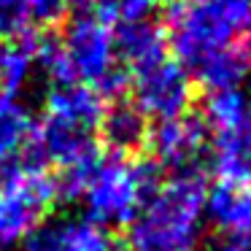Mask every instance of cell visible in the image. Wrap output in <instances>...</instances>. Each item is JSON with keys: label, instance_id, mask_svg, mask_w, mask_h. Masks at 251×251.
<instances>
[{"label": "cell", "instance_id": "6da1fadb", "mask_svg": "<svg viewBox=\"0 0 251 251\" xmlns=\"http://www.w3.org/2000/svg\"><path fill=\"white\" fill-rule=\"evenodd\" d=\"M205 192V173H178L162 181L127 227L125 251H195Z\"/></svg>", "mask_w": 251, "mask_h": 251}, {"label": "cell", "instance_id": "7a4b0ae2", "mask_svg": "<svg viewBox=\"0 0 251 251\" xmlns=\"http://www.w3.org/2000/svg\"><path fill=\"white\" fill-rule=\"evenodd\" d=\"M162 30L170 57L195 73L251 30V0H168Z\"/></svg>", "mask_w": 251, "mask_h": 251}, {"label": "cell", "instance_id": "3957f363", "mask_svg": "<svg viewBox=\"0 0 251 251\" xmlns=\"http://www.w3.org/2000/svg\"><path fill=\"white\" fill-rule=\"evenodd\" d=\"M159 184H162V170L151 159L103 154L78 197L87 208L84 219L103 229L130 227L141 205L157 192Z\"/></svg>", "mask_w": 251, "mask_h": 251}, {"label": "cell", "instance_id": "277c9868", "mask_svg": "<svg viewBox=\"0 0 251 251\" xmlns=\"http://www.w3.org/2000/svg\"><path fill=\"white\" fill-rule=\"evenodd\" d=\"M57 44L68 68V78L73 84L95 89L105 103L122 100L130 92V76L116 54L114 30L98 14L73 17L57 35Z\"/></svg>", "mask_w": 251, "mask_h": 251}, {"label": "cell", "instance_id": "5b68a950", "mask_svg": "<svg viewBox=\"0 0 251 251\" xmlns=\"http://www.w3.org/2000/svg\"><path fill=\"white\" fill-rule=\"evenodd\" d=\"M57 200V184L44 165L22 151L0 170V246L22 243Z\"/></svg>", "mask_w": 251, "mask_h": 251}, {"label": "cell", "instance_id": "8992f818", "mask_svg": "<svg viewBox=\"0 0 251 251\" xmlns=\"http://www.w3.org/2000/svg\"><path fill=\"white\" fill-rule=\"evenodd\" d=\"M127 76H130L132 105L146 119L168 122L189 111L192 78L170 54L143 68H135Z\"/></svg>", "mask_w": 251, "mask_h": 251}, {"label": "cell", "instance_id": "52a82bcc", "mask_svg": "<svg viewBox=\"0 0 251 251\" xmlns=\"http://www.w3.org/2000/svg\"><path fill=\"white\" fill-rule=\"evenodd\" d=\"M149 146L159 170H168L170 176L178 173H205V165L211 159V130L200 114L176 116L168 122H157L149 132Z\"/></svg>", "mask_w": 251, "mask_h": 251}, {"label": "cell", "instance_id": "ba28073f", "mask_svg": "<svg viewBox=\"0 0 251 251\" xmlns=\"http://www.w3.org/2000/svg\"><path fill=\"white\" fill-rule=\"evenodd\" d=\"M22 251H125L108 229L81 216L41 222L22 240Z\"/></svg>", "mask_w": 251, "mask_h": 251}, {"label": "cell", "instance_id": "9c48e42d", "mask_svg": "<svg viewBox=\"0 0 251 251\" xmlns=\"http://www.w3.org/2000/svg\"><path fill=\"white\" fill-rule=\"evenodd\" d=\"M105 100L84 84H51L46 95V114L57 122L87 132H98L105 114Z\"/></svg>", "mask_w": 251, "mask_h": 251}, {"label": "cell", "instance_id": "30bf717a", "mask_svg": "<svg viewBox=\"0 0 251 251\" xmlns=\"http://www.w3.org/2000/svg\"><path fill=\"white\" fill-rule=\"evenodd\" d=\"M205 213L229 240H251V186L216 181L205 192Z\"/></svg>", "mask_w": 251, "mask_h": 251}, {"label": "cell", "instance_id": "8fae6325", "mask_svg": "<svg viewBox=\"0 0 251 251\" xmlns=\"http://www.w3.org/2000/svg\"><path fill=\"white\" fill-rule=\"evenodd\" d=\"M149 132H151L149 119L125 98L105 105L103 122H100V135H103L105 149H111V154L127 157V154L141 151L149 143Z\"/></svg>", "mask_w": 251, "mask_h": 251}, {"label": "cell", "instance_id": "7c38bea8", "mask_svg": "<svg viewBox=\"0 0 251 251\" xmlns=\"http://www.w3.org/2000/svg\"><path fill=\"white\" fill-rule=\"evenodd\" d=\"M114 41H116L119 62H122V68H125L127 73L170 54L168 35H165L162 25L154 22V19L119 25V27L114 30Z\"/></svg>", "mask_w": 251, "mask_h": 251}, {"label": "cell", "instance_id": "4fadbf2b", "mask_svg": "<svg viewBox=\"0 0 251 251\" xmlns=\"http://www.w3.org/2000/svg\"><path fill=\"white\" fill-rule=\"evenodd\" d=\"M208 165L224 184L251 186V138L243 132V127L229 132H213Z\"/></svg>", "mask_w": 251, "mask_h": 251}, {"label": "cell", "instance_id": "5bb4252c", "mask_svg": "<svg viewBox=\"0 0 251 251\" xmlns=\"http://www.w3.org/2000/svg\"><path fill=\"white\" fill-rule=\"evenodd\" d=\"M249 71L251 65L240 46H229L202 62L195 71V78L205 87V92H222V89H240V84L249 78Z\"/></svg>", "mask_w": 251, "mask_h": 251}, {"label": "cell", "instance_id": "9a60e30c", "mask_svg": "<svg viewBox=\"0 0 251 251\" xmlns=\"http://www.w3.org/2000/svg\"><path fill=\"white\" fill-rule=\"evenodd\" d=\"M35 71V33L0 46V92L17 95L27 87Z\"/></svg>", "mask_w": 251, "mask_h": 251}, {"label": "cell", "instance_id": "2e32d148", "mask_svg": "<svg viewBox=\"0 0 251 251\" xmlns=\"http://www.w3.org/2000/svg\"><path fill=\"white\" fill-rule=\"evenodd\" d=\"M249 114V98L243 89H222V92H208L202 103V119L208 130L213 132H229L238 130Z\"/></svg>", "mask_w": 251, "mask_h": 251}, {"label": "cell", "instance_id": "e0dca14e", "mask_svg": "<svg viewBox=\"0 0 251 251\" xmlns=\"http://www.w3.org/2000/svg\"><path fill=\"white\" fill-rule=\"evenodd\" d=\"M33 119L22 98L8 92H0V146L11 154H19L25 141L30 138Z\"/></svg>", "mask_w": 251, "mask_h": 251}, {"label": "cell", "instance_id": "ac0fdd59", "mask_svg": "<svg viewBox=\"0 0 251 251\" xmlns=\"http://www.w3.org/2000/svg\"><path fill=\"white\" fill-rule=\"evenodd\" d=\"M98 3V17L108 25H130L149 19L162 0H95Z\"/></svg>", "mask_w": 251, "mask_h": 251}, {"label": "cell", "instance_id": "d6986e66", "mask_svg": "<svg viewBox=\"0 0 251 251\" xmlns=\"http://www.w3.org/2000/svg\"><path fill=\"white\" fill-rule=\"evenodd\" d=\"M219 251H251V240H227Z\"/></svg>", "mask_w": 251, "mask_h": 251}, {"label": "cell", "instance_id": "ffe728a7", "mask_svg": "<svg viewBox=\"0 0 251 251\" xmlns=\"http://www.w3.org/2000/svg\"><path fill=\"white\" fill-rule=\"evenodd\" d=\"M240 51L246 54V60H249V65H251V30L243 35V44H240Z\"/></svg>", "mask_w": 251, "mask_h": 251}, {"label": "cell", "instance_id": "44dd1931", "mask_svg": "<svg viewBox=\"0 0 251 251\" xmlns=\"http://www.w3.org/2000/svg\"><path fill=\"white\" fill-rule=\"evenodd\" d=\"M65 6H78V8H87V6H92L95 0H62Z\"/></svg>", "mask_w": 251, "mask_h": 251}, {"label": "cell", "instance_id": "7402d4cb", "mask_svg": "<svg viewBox=\"0 0 251 251\" xmlns=\"http://www.w3.org/2000/svg\"><path fill=\"white\" fill-rule=\"evenodd\" d=\"M246 95H249V98H251V78H249V92H246Z\"/></svg>", "mask_w": 251, "mask_h": 251}]
</instances>
